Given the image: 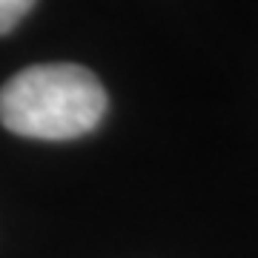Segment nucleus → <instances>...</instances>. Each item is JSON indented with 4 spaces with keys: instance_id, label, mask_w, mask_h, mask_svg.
<instances>
[{
    "instance_id": "nucleus-2",
    "label": "nucleus",
    "mask_w": 258,
    "mask_h": 258,
    "mask_svg": "<svg viewBox=\"0 0 258 258\" xmlns=\"http://www.w3.org/2000/svg\"><path fill=\"white\" fill-rule=\"evenodd\" d=\"M32 6H35V0H0V35H9L29 15Z\"/></svg>"
},
{
    "instance_id": "nucleus-1",
    "label": "nucleus",
    "mask_w": 258,
    "mask_h": 258,
    "mask_svg": "<svg viewBox=\"0 0 258 258\" xmlns=\"http://www.w3.org/2000/svg\"><path fill=\"white\" fill-rule=\"evenodd\" d=\"M106 89L78 63L20 69L0 86V123L32 141H75L106 115Z\"/></svg>"
}]
</instances>
